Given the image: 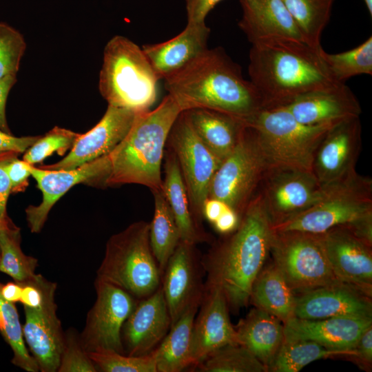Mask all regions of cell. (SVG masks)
Returning <instances> with one entry per match:
<instances>
[{"mask_svg":"<svg viewBox=\"0 0 372 372\" xmlns=\"http://www.w3.org/2000/svg\"><path fill=\"white\" fill-rule=\"evenodd\" d=\"M164 167L162 189L177 223L180 240L196 245L207 240L195 223L183 177L172 150L166 152Z\"/></svg>","mask_w":372,"mask_h":372,"instance_id":"obj_30","label":"cell"},{"mask_svg":"<svg viewBox=\"0 0 372 372\" xmlns=\"http://www.w3.org/2000/svg\"><path fill=\"white\" fill-rule=\"evenodd\" d=\"M22 285L17 282H9L1 285L0 293L8 302L16 303L20 302Z\"/></svg>","mask_w":372,"mask_h":372,"instance_id":"obj_52","label":"cell"},{"mask_svg":"<svg viewBox=\"0 0 372 372\" xmlns=\"http://www.w3.org/2000/svg\"><path fill=\"white\" fill-rule=\"evenodd\" d=\"M17 154H8L0 156V218H8L6 203L12 190L11 183L6 171V165L10 159Z\"/></svg>","mask_w":372,"mask_h":372,"instance_id":"obj_47","label":"cell"},{"mask_svg":"<svg viewBox=\"0 0 372 372\" xmlns=\"http://www.w3.org/2000/svg\"><path fill=\"white\" fill-rule=\"evenodd\" d=\"M322 48L292 39L252 44L248 71L264 107L284 106L305 94L342 83L331 75Z\"/></svg>","mask_w":372,"mask_h":372,"instance_id":"obj_3","label":"cell"},{"mask_svg":"<svg viewBox=\"0 0 372 372\" xmlns=\"http://www.w3.org/2000/svg\"><path fill=\"white\" fill-rule=\"evenodd\" d=\"M167 143L178 161L191 209L196 216H202L210 184L222 161L196 134L185 112L175 121Z\"/></svg>","mask_w":372,"mask_h":372,"instance_id":"obj_12","label":"cell"},{"mask_svg":"<svg viewBox=\"0 0 372 372\" xmlns=\"http://www.w3.org/2000/svg\"><path fill=\"white\" fill-rule=\"evenodd\" d=\"M32 165L25 161H20L16 156H12L6 165V171L10 180L12 189L19 188L25 183L31 175Z\"/></svg>","mask_w":372,"mask_h":372,"instance_id":"obj_46","label":"cell"},{"mask_svg":"<svg viewBox=\"0 0 372 372\" xmlns=\"http://www.w3.org/2000/svg\"><path fill=\"white\" fill-rule=\"evenodd\" d=\"M58 372H96L97 369L74 329L65 332L64 346Z\"/></svg>","mask_w":372,"mask_h":372,"instance_id":"obj_42","label":"cell"},{"mask_svg":"<svg viewBox=\"0 0 372 372\" xmlns=\"http://www.w3.org/2000/svg\"><path fill=\"white\" fill-rule=\"evenodd\" d=\"M296 294L273 262L264 266L255 278L249 302L279 319L283 324L294 317Z\"/></svg>","mask_w":372,"mask_h":372,"instance_id":"obj_29","label":"cell"},{"mask_svg":"<svg viewBox=\"0 0 372 372\" xmlns=\"http://www.w3.org/2000/svg\"><path fill=\"white\" fill-rule=\"evenodd\" d=\"M1 284L0 283V287ZM0 333L12 351V363L28 372H37L39 366L25 344L22 326L14 303L0 293Z\"/></svg>","mask_w":372,"mask_h":372,"instance_id":"obj_38","label":"cell"},{"mask_svg":"<svg viewBox=\"0 0 372 372\" xmlns=\"http://www.w3.org/2000/svg\"><path fill=\"white\" fill-rule=\"evenodd\" d=\"M17 82V76H10L0 81V129L10 134L6 116V105L9 92Z\"/></svg>","mask_w":372,"mask_h":372,"instance_id":"obj_50","label":"cell"},{"mask_svg":"<svg viewBox=\"0 0 372 372\" xmlns=\"http://www.w3.org/2000/svg\"><path fill=\"white\" fill-rule=\"evenodd\" d=\"M273 225L304 211L321 196L322 186L311 172L271 167L258 190Z\"/></svg>","mask_w":372,"mask_h":372,"instance_id":"obj_13","label":"cell"},{"mask_svg":"<svg viewBox=\"0 0 372 372\" xmlns=\"http://www.w3.org/2000/svg\"><path fill=\"white\" fill-rule=\"evenodd\" d=\"M198 307L194 305L187 309L151 353L157 372H180L192 366V333Z\"/></svg>","mask_w":372,"mask_h":372,"instance_id":"obj_31","label":"cell"},{"mask_svg":"<svg viewBox=\"0 0 372 372\" xmlns=\"http://www.w3.org/2000/svg\"><path fill=\"white\" fill-rule=\"evenodd\" d=\"M270 167L254 132L245 125L238 143L216 170L208 197L224 202L240 216Z\"/></svg>","mask_w":372,"mask_h":372,"instance_id":"obj_10","label":"cell"},{"mask_svg":"<svg viewBox=\"0 0 372 372\" xmlns=\"http://www.w3.org/2000/svg\"><path fill=\"white\" fill-rule=\"evenodd\" d=\"M238 26L251 44L267 40L305 41L282 0H240Z\"/></svg>","mask_w":372,"mask_h":372,"instance_id":"obj_25","label":"cell"},{"mask_svg":"<svg viewBox=\"0 0 372 372\" xmlns=\"http://www.w3.org/2000/svg\"><path fill=\"white\" fill-rule=\"evenodd\" d=\"M164 80L183 112L208 109L242 119L264 107L255 86L220 47L207 48Z\"/></svg>","mask_w":372,"mask_h":372,"instance_id":"obj_2","label":"cell"},{"mask_svg":"<svg viewBox=\"0 0 372 372\" xmlns=\"http://www.w3.org/2000/svg\"><path fill=\"white\" fill-rule=\"evenodd\" d=\"M20 244V230L12 223L0 229V271L22 285L36 276L38 260L25 255Z\"/></svg>","mask_w":372,"mask_h":372,"instance_id":"obj_35","label":"cell"},{"mask_svg":"<svg viewBox=\"0 0 372 372\" xmlns=\"http://www.w3.org/2000/svg\"><path fill=\"white\" fill-rule=\"evenodd\" d=\"M228 207L224 202L208 197L203 205L202 216L213 224Z\"/></svg>","mask_w":372,"mask_h":372,"instance_id":"obj_51","label":"cell"},{"mask_svg":"<svg viewBox=\"0 0 372 372\" xmlns=\"http://www.w3.org/2000/svg\"><path fill=\"white\" fill-rule=\"evenodd\" d=\"M96 298L87 314L79 334L87 352L114 351L124 353L122 327L138 300L120 287L96 277Z\"/></svg>","mask_w":372,"mask_h":372,"instance_id":"obj_11","label":"cell"},{"mask_svg":"<svg viewBox=\"0 0 372 372\" xmlns=\"http://www.w3.org/2000/svg\"><path fill=\"white\" fill-rule=\"evenodd\" d=\"M41 136L17 137L0 129V156L25 152Z\"/></svg>","mask_w":372,"mask_h":372,"instance_id":"obj_44","label":"cell"},{"mask_svg":"<svg viewBox=\"0 0 372 372\" xmlns=\"http://www.w3.org/2000/svg\"><path fill=\"white\" fill-rule=\"evenodd\" d=\"M350 359L364 370L371 371L372 365V324L361 334Z\"/></svg>","mask_w":372,"mask_h":372,"instance_id":"obj_43","label":"cell"},{"mask_svg":"<svg viewBox=\"0 0 372 372\" xmlns=\"http://www.w3.org/2000/svg\"><path fill=\"white\" fill-rule=\"evenodd\" d=\"M222 0H185L187 23L205 22L209 12Z\"/></svg>","mask_w":372,"mask_h":372,"instance_id":"obj_45","label":"cell"},{"mask_svg":"<svg viewBox=\"0 0 372 372\" xmlns=\"http://www.w3.org/2000/svg\"><path fill=\"white\" fill-rule=\"evenodd\" d=\"M12 223L8 218L5 219L0 218V229L9 226Z\"/></svg>","mask_w":372,"mask_h":372,"instance_id":"obj_53","label":"cell"},{"mask_svg":"<svg viewBox=\"0 0 372 372\" xmlns=\"http://www.w3.org/2000/svg\"><path fill=\"white\" fill-rule=\"evenodd\" d=\"M294 317L372 318L371 297L342 282L316 288L296 294Z\"/></svg>","mask_w":372,"mask_h":372,"instance_id":"obj_22","label":"cell"},{"mask_svg":"<svg viewBox=\"0 0 372 372\" xmlns=\"http://www.w3.org/2000/svg\"><path fill=\"white\" fill-rule=\"evenodd\" d=\"M198 311L192 333L191 358L194 368L218 349L237 343L227 302L220 289L205 287Z\"/></svg>","mask_w":372,"mask_h":372,"instance_id":"obj_21","label":"cell"},{"mask_svg":"<svg viewBox=\"0 0 372 372\" xmlns=\"http://www.w3.org/2000/svg\"><path fill=\"white\" fill-rule=\"evenodd\" d=\"M305 42L321 47L322 32L329 23L334 0H282Z\"/></svg>","mask_w":372,"mask_h":372,"instance_id":"obj_33","label":"cell"},{"mask_svg":"<svg viewBox=\"0 0 372 372\" xmlns=\"http://www.w3.org/2000/svg\"><path fill=\"white\" fill-rule=\"evenodd\" d=\"M237 343L247 348L269 370L285 338L284 324L255 307L234 327Z\"/></svg>","mask_w":372,"mask_h":372,"instance_id":"obj_27","label":"cell"},{"mask_svg":"<svg viewBox=\"0 0 372 372\" xmlns=\"http://www.w3.org/2000/svg\"><path fill=\"white\" fill-rule=\"evenodd\" d=\"M210 29L205 23H187L167 41L144 45L142 49L159 80L176 72L207 50Z\"/></svg>","mask_w":372,"mask_h":372,"instance_id":"obj_26","label":"cell"},{"mask_svg":"<svg viewBox=\"0 0 372 372\" xmlns=\"http://www.w3.org/2000/svg\"><path fill=\"white\" fill-rule=\"evenodd\" d=\"M97 371L103 372H157L152 353L132 356L114 351L89 353Z\"/></svg>","mask_w":372,"mask_h":372,"instance_id":"obj_39","label":"cell"},{"mask_svg":"<svg viewBox=\"0 0 372 372\" xmlns=\"http://www.w3.org/2000/svg\"><path fill=\"white\" fill-rule=\"evenodd\" d=\"M333 357H348V354L329 349L308 340L285 339L269 367L272 372H298L312 362Z\"/></svg>","mask_w":372,"mask_h":372,"instance_id":"obj_34","label":"cell"},{"mask_svg":"<svg viewBox=\"0 0 372 372\" xmlns=\"http://www.w3.org/2000/svg\"><path fill=\"white\" fill-rule=\"evenodd\" d=\"M184 112L196 134L223 161L238 143L244 123L237 117L208 109Z\"/></svg>","mask_w":372,"mask_h":372,"instance_id":"obj_28","label":"cell"},{"mask_svg":"<svg viewBox=\"0 0 372 372\" xmlns=\"http://www.w3.org/2000/svg\"><path fill=\"white\" fill-rule=\"evenodd\" d=\"M195 245L180 241L161 276V287L167 302L171 326L184 312L201 302L205 282L202 260Z\"/></svg>","mask_w":372,"mask_h":372,"instance_id":"obj_14","label":"cell"},{"mask_svg":"<svg viewBox=\"0 0 372 372\" xmlns=\"http://www.w3.org/2000/svg\"><path fill=\"white\" fill-rule=\"evenodd\" d=\"M56 283L48 280L43 304L38 308L23 307V337L41 372L58 371L64 346L65 332L56 315Z\"/></svg>","mask_w":372,"mask_h":372,"instance_id":"obj_16","label":"cell"},{"mask_svg":"<svg viewBox=\"0 0 372 372\" xmlns=\"http://www.w3.org/2000/svg\"><path fill=\"white\" fill-rule=\"evenodd\" d=\"M269 253L296 294L342 283L331 269L320 234L273 230Z\"/></svg>","mask_w":372,"mask_h":372,"instance_id":"obj_9","label":"cell"},{"mask_svg":"<svg viewBox=\"0 0 372 372\" xmlns=\"http://www.w3.org/2000/svg\"><path fill=\"white\" fill-rule=\"evenodd\" d=\"M320 236L337 278L372 297V247L344 225L331 228Z\"/></svg>","mask_w":372,"mask_h":372,"instance_id":"obj_18","label":"cell"},{"mask_svg":"<svg viewBox=\"0 0 372 372\" xmlns=\"http://www.w3.org/2000/svg\"><path fill=\"white\" fill-rule=\"evenodd\" d=\"M272 225L257 192L240 216L237 228L202 256L205 287L220 289L233 313L249 303L252 284L270 252Z\"/></svg>","mask_w":372,"mask_h":372,"instance_id":"obj_1","label":"cell"},{"mask_svg":"<svg viewBox=\"0 0 372 372\" xmlns=\"http://www.w3.org/2000/svg\"><path fill=\"white\" fill-rule=\"evenodd\" d=\"M80 134L54 127L31 145L25 152L23 161L33 165L43 161L54 152L63 155L71 149Z\"/></svg>","mask_w":372,"mask_h":372,"instance_id":"obj_40","label":"cell"},{"mask_svg":"<svg viewBox=\"0 0 372 372\" xmlns=\"http://www.w3.org/2000/svg\"><path fill=\"white\" fill-rule=\"evenodd\" d=\"M298 122L307 125L335 124L360 117L358 100L345 83L305 94L281 106Z\"/></svg>","mask_w":372,"mask_h":372,"instance_id":"obj_23","label":"cell"},{"mask_svg":"<svg viewBox=\"0 0 372 372\" xmlns=\"http://www.w3.org/2000/svg\"><path fill=\"white\" fill-rule=\"evenodd\" d=\"M372 213V180L356 172L322 186L319 200L296 216L272 225L276 231H298L320 234L347 225Z\"/></svg>","mask_w":372,"mask_h":372,"instance_id":"obj_8","label":"cell"},{"mask_svg":"<svg viewBox=\"0 0 372 372\" xmlns=\"http://www.w3.org/2000/svg\"><path fill=\"white\" fill-rule=\"evenodd\" d=\"M360 117L333 125L320 143L312 163V173L325 186L354 173L362 145Z\"/></svg>","mask_w":372,"mask_h":372,"instance_id":"obj_17","label":"cell"},{"mask_svg":"<svg viewBox=\"0 0 372 372\" xmlns=\"http://www.w3.org/2000/svg\"><path fill=\"white\" fill-rule=\"evenodd\" d=\"M370 16H372V0H363Z\"/></svg>","mask_w":372,"mask_h":372,"instance_id":"obj_54","label":"cell"},{"mask_svg":"<svg viewBox=\"0 0 372 372\" xmlns=\"http://www.w3.org/2000/svg\"><path fill=\"white\" fill-rule=\"evenodd\" d=\"M138 113L108 105L100 121L85 134H80L66 156L41 168L70 170L110 154L126 136Z\"/></svg>","mask_w":372,"mask_h":372,"instance_id":"obj_19","label":"cell"},{"mask_svg":"<svg viewBox=\"0 0 372 372\" xmlns=\"http://www.w3.org/2000/svg\"><path fill=\"white\" fill-rule=\"evenodd\" d=\"M320 54L333 79L342 83L360 74H372V37L350 50L329 54L322 48Z\"/></svg>","mask_w":372,"mask_h":372,"instance_id":"obj_37","label":"cell"},{"mask_svg":"<svg viewBox=\"0 0 372 372\" xmlns=\"http://www.w3.org/2000/svg\"><path fill=\"white\" fill-rule=\"evenodd\" d=\"M158 81L142 48L121 35L107 41L99 90L109 105L136 112L148 111L156 100Z\"/></svg>","mask_w":372,"mask_h":372,"instance_id":"obj_5","label":"cell"},{"mask_svg":"<svg viewBox=\"0 0 372 372\" xmlns=\"http://www.w3.org/2000/svg\"><path fill=\"white\" fill-rule=\"evenodd\" d=\"M171 327V318L161 285L149 296L138 300L121 329L124 353L150 354Z\"/></svg>","mask_w":372,"mask_h":372,"instance_id":"obj_20","label":"cell"},{"mask_svg":"<svg viewBox=\"0 0 372 372\" xmlns=\"http://www.w3.org/2000/svg\"><path fill=\"white\" fill-rule=\"evenodd\" d=\"M372 318L332 317L318 320L291 318L284 323L285 339L314 341L331 350L344 352L350 359L362 332Z\"/></svg>","mask_w":372,"mask_h":372,"instance_id":"obj_24","label":"cell"},{"mask_svg":"<svg viewBox=\"0 0 372 372\" xmlns=\"http://www.w3.org/2000/svg\"><path fill=\"white\" fill-rule=\"evenodd\" d=\"M152 192L154 198V212L149 223V242L162 276L169 257L180 241V237L163 189Z\"/></svg>","mask_w":372,"mask_h":372,"instance_id":"obj_32","label":"cell"},{"mask_svg":"<svg viewBox=\"0 0 372 372\" xmlns=\"http://www.w3.org/2000/svg\"><path fill=\"white\" fill-rule=\"evenodd\" d=\"M110 171V154L70 170H51L32 165L31 176L36 180L43 198L39 205H30L25 210L30 231H41L52 207L70 188L79 183L105 185Z\"/></svg>","mask_w":372,"mask_h":372,"instance_id":"obj_15","label":"cell"},{"mask_svg":"<svg viewBox=\"0 0 372 372\" xmlns=\"http://www.w3.org/2000/svg\"><path fill=\"white\" fill-rule=\"evenodd\" d=\"M25 49L23 34L9 24L0 21V81L17 76Z\"/></svg>","mask_w":372,"mask_h":372,"instance_id":"obj_41","label":"cell"},{"mask_svg":"<svg viewBox=\"0 0 372 372\" xmlns=\"http://www.w3.org/2000/svg\"><path fill=\"white\" fill-rule=\"evenodd\" d=\"M96 275L137 300L154 293L161 285V273L150 245L149 223L135 222L112 235Z\"/></svg>","mask_w":372,"mask_h":372,"instance_id":"obj_6","label":"cell"},{"mask_svg":"<svg viewBox=\"0 0 372 372\" xmlns=\"http://www.w3.org/2000/svg\"><path fill=\"white\" fill-rule=\"evenodd\" d=\"M182 112L167 94L154 110L138 113L126 136L110 154L111 171L105 185L138 184L152 191L162 189L165 146Z\"/></svg>","mask_w":372,"mask_h":372,"instance_id":"obj_4","label":"cell"},{"mask_svg":"<svg viewBox=\"0 0 372 372\" xmlns=\"http://www.w3.org/2000/svg\"><path fill=\"white\" fill-rule=\"evenodd\" d=\"M240 218V216L228 206L212 225L217 231L226 235L237 228Z\"/></svg>","mask_w":372,"mask_h":372,"instance_id":"obj_49","label":"cell"},{"mask_svg":"<svg viewBox=\"0 0 372 372\" xmlns=\"http://www.w3.org/2000/svg\"><path fill=\"white\" fill-rule=\"evenodd\" d=\"M358 238L372 247V213L344 225Z\"/></svg>","mask_w":372,"mask_h":372,"instance_id":"obj_48","label":"cell"},{"mask_svg":"<svg viewBox=\"0 0 372 372\" xmlns=\"http://www.w3.org/2000/svg\"><path fill=\"white\" fill-rule=\"evenodd\" d=\"M240 120L254 132L271 167L311 172L316 151L335 125H304L281 107H262Z\"/></svg>","mask_w":372,"mask_h":372,"instance_id":"obj_7","label":"cell"},{"mask_svg":"<svg viewBox=\"0 0 372 372\" xmlns=\"http://www.w3.org/2000/svg\"><path fill=\"white\" fill-rule=\"evenodd\" d=\"M194 369L201 372H268V369L238 343L225 345L200 361Z\"/></svg>","mask_w":372,"mask_h":372,"instance_id":"obj_36","label":"cell"}]
</instances>
